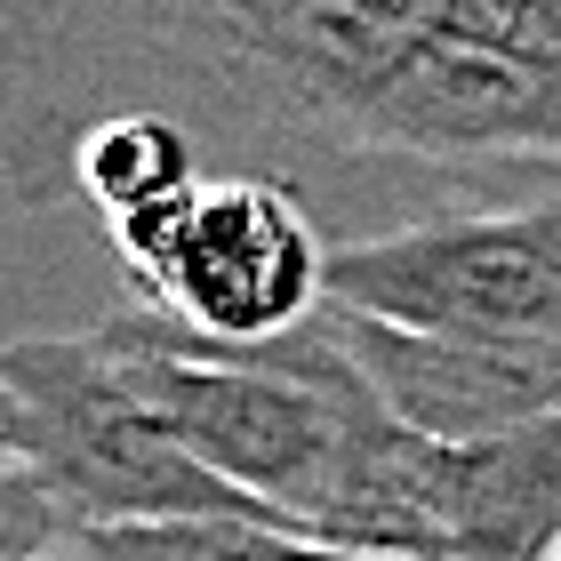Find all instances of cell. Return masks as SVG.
I'll return each mask as SVG.
<instances>
[{
	"label": "cell",
	"instance_id": "6da1fadb",
	"mask_svg": "<svg viewBox=\"0 0 561 561\" xmlns=\"http://www.w3.org/2000/svg\"><path fill=\"white\" fill-rule=\"evenodd\" d=\"M0 425H9V473H0L9 561H57L96 529L273 522L129 393L96 329L16 337L0 353Z\"/></svg>",
	"mask_w": 561,
	"mask_h": 561
},
{
	"label": "cell",
	"instance_id": "7a4b0ae2",
	"mask_svg": "<svg viewBox=\"0 0 561 561\" xmlns=\"http://www.w3.org/2000/svg\"><path fill=\"white\" fill-rule=\"evenodd\" d=\"M129 305L185 321L217 345L289 337L329 305V225L273 176H201L176 201L105 225Z\"/></svg>",
	"mask_w": 561,
	"mask_h": 561
},
{
	"label": "cell",
	"instance_id": "3957f363",
	"mask_svg": "<svg viewBox=\"0 0 561 561\" xmlns=\"http://www.w3.org/2000/svg\"><path fill=\"white\" fill-rule=\"evenodd\" d=\"M329 305L410 329V337H561V217L553 201H538V209H466L337 241Z\"/></svg>",
	"mask_w": 561,
	"mask_h": 561
},
{
	"label": "cell",
	"instance_id": "277c9868",
	"mask_svg": "<svg viewBox=\"0 0 561 561\" xmlns=\"http://www.w3.org/2000/svg\"><path fill=\"white\" fill-rule=\"evenodd\" d=\"M337 313L345 353L369 369V386L433 442H497L514 425L561 417V337L522 345H466V337H410L369 313Z\"/></svg>",
	"mask_w": 561,
	"mask_h": 561
},
{
	"label": "cell",
	"instance_id": "5b68a950",
	"mask_svg": "<svg viewBox=\"0 0 561 561\" xmlns=\"http://www.w3.org/2000/svg\"><path fill=\"white\" fill-rule=\"evenodd\" d=\"M449 561H561V417L449 442Z\"/></svg>",
	"mask_w": 561,
	"mask_h": 561
},
{
	"label": "cell",
	"instance_id": "8992f818",
	"mask_svg": "<svg viewBox=\"0 0 561 561\" xmlns=\"http://www.w3.org/2000/svg\"><path fill=\"white\" fill-rule=\"evenodd\" d=\"M201 152L185 129H169V121H145V113H121V121H96V129L72 145L65 161V185L57 201L72 209H89L96 225H121L152 209V201H176L185 185H201Z\"/></svg>",
	"mask_w": 561,
	"mask_h": 561
},
{
	"label": "cell",
	"instance_id": "52a82bcc",
	"mask_svg": "<svg viewBox=\"0 0 561 561\" xmlns=\"http://www.w3.org/2000/svg\"><path fill=\"white\" fill-rule=\"evenodd\" d=\"M57 561H401L305 538L289 522H152V529H96L72 538Z\"/></svg>",
	"mask_w": 561,
	"mask_h": 561
},
{
	"label": "cell",
	"instance_id": "ba28073f",
	"mask_svg": "<svg viewBox=\"0 0 561 561\" xmlns=\"http://www.w3.org/2000/svg\"><path fill=\"white\" fill-rule=\"evenodd\" d=\"M553 217H561V201H553Z\"/></svg>",
	"mask_w": 561,
	"mask_h": 561
}]
</instances>
